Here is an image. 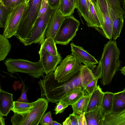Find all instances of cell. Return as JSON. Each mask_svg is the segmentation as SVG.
<instances>
[{"mask_svg":"<svg viewBox=\"0 0 125 125\" xmlns=\"http://www.w3.org/2000/svg\"><path fill=\"white\" fill-rule=\"evenodd\" d=\"M119 49L115 41L110 40L104 45L101 59L103 67L100 78L101 84L104 86L110 83L120 66Z\"/></svg>","mask_w":125,"mask_h":125,"instance_id":"2","label":"cell"},{"mask_svg":"<svg viewBox=\"0 0 125 125\" xmlns=\"http://www.w3.org/2000/svg\"><path fill=\"white\" fill-rule=\"evenodd\" d=\"M104 94L102 88L99 85H97L91 95L85 112L101 106Z\"/></svg>","mask_w":125,"mask_h":125,"instance_id":"19","label":"cell"},{"mask_svg":"<svg viewBox=\"0 0 125 125\" xmlns=\"http://www.w3.org/2000/svg\"><path fill=\"white\" fill-rule=\"evenodd\" d=\"M110 16L113 21L112 38L115 41L120 35L124 24L123 12L120 0H106Z\"/></svg>","mask_w":125,"mask_h":125,"instance_id":"10","label":"cell"},{"mask_svg":"<svg viewBox=\"0 0 125 125\" xmlns=\"http://www.w3.org/2000/svg\"><path fill=\"white\" fill-rule=\"evenodd\" d=\"M85 112L80 115L78 118V125H87Z\"/></svg>","mask_w":125,"mask_h":125,"instance_id":"38","label":"cell"},{"mask_svg":"<svg viewBox=\"0 0 125 125\" xmlns=\"http://www.w3.org/2000/svg\"><path fill=\"white\" fill-rule=\"evenodd\" d=\"M41 46L50 54L57 56L59 53L57 51L54 39L52 37L45 38Z\"/></svg>","mask_w":125,"mask_h":125,"instance_id":"28","label":"cell"},{"mask_svg":"<svg viewBox=\"0 0 125 125\" xmlns=\"http://www.w3.org/2000/svg\"><path fill=\"white\" fill-rule=\"evenodd\" d=\"M103 125H125V111L118 114L105 115Z\"/></svg>","mask_w":125,"mask_h":125,"instance_id":"22","label":"cell"},{"mask_svg":"<svg viewBox=\"0 0 125 125\" xmlns=\"http://www.w3.org/2000/svg\"><path fill=\"white\" fill-rule=\"evenodd\" d=\"M55 9L49 6L42 16L38 17L32 28L29 38L23 44L26 46L33 43L41 44L45 39V34L51 16Z\"/></svg>","mask_w":125,"mask_h":125,"instance_id":"8","label":"cell"},{"mask_svg":"<svg viewBox=\"0 0 125 125\" xmlns=\"http://www.w3.org/2000/svg\"><path fill=\"white\" fill-rule=\"evenodd\" d=\"M39 54L40 57L39 61L46 74L54 71L57 65L60 63L62 59L59 53L57 56H53L48 52L41 46Z\"/></svg>","mask_w":125,"mask_h":125,"instance_id":"12","label":"cell"},{"mask_svg":"<svg viewBox=\"0 0 125 125\" xmlns=\"http://www.w3.org/2000/svg\"><path fill=\"white\" fill-rule=\"evenodd\" d=\"M22 85V93L20 97L16 101L22 102L29 103L27 96V93L28 90V88L27 87L26 90H25L26 85L24 84V82L21 80Z\"/></svg>","mask_w":125,"mask_h":125,"instance_id":"34","label":"cell"},{"mask_svg":"<svg viewBox=\"0 0 125 125\" xmlns=\"http://www.w3.org/2000/svg\"><path fill=\"white\" fill-rule=\"evenodd\" d=\"M76 8L78 10L80 15L84 18L88 27H97L96 23L90 11L86 0H77Z\"/></svg>","mask_w":125,"mask_h":125,"instance_id":"15","label":"cell"},{"mask_svg":"<svg viewBox=\"0 0 125 125\" xmlns=\"http://www.w3.org/2000/svg\"><path fill=\"white\" fill-rule=\"evenodd\" d=\"M122 3L123 5V8L125 9V0H122Z\"/></svg>","mask_w":125,"mask_h":125,"instance_id":"42","label":"cell"},{"mask_svg":"<svg viewBox=\"0 0 125 125\" xmlns=\"http://www.w3.org/2000/svg\"><path fill=\"white\" fill-rule=\"evenodd\" d=\"M97 78H96L92 80L87 85L85 90L90 94H91L94 91L97 87V83L98 80Z\"/></svg>","mask_w":125,"mask_h":125,"instance_id":"33","label":"cell"},{"mask_svg":"<svg viewBox=\"0 0 125 125\" xmlns=\"http://www.w3.org/2000/svg\"><path fill=\"white\" fill-rule=\"evenodd\" d=\"M77 0H60L58 9L65 17L72 15L76 8Z\"/></svg>","mask_w":125,"mask_h":125,"instance_id":"21","label":"cell"},{"mask_svg":"<svg viewBox=\"0 0 125 125\" xmlns=\"http://www.w3.org/2000/svg\"><path fill=\"white\" fill-rule=\"evenodd\" d=\"M65 18L58 9L55 10L48 23L45 34V38L52 37L54 39Z\"/></svg>","mask_w":125,"mask_h":125,"instance_id":"14","label":"cell"},{"mask_svg":"<svg viewBox=\"0 0 125 125\" xmlns=\"http://www.w3.org/2000/svg\"><path fill=\"white\" fill-rule=\"evenodd\" d=\"M125 111V88L122 91L114 93L111 113L120 114Z\"/></svg>","mask_w":125,"mask_h":125,"instance_id":"18","label":"cell"},{"mask_svg":"<svg viewBox=\"0 0 125 125\" xmlns=\"http://www.w3.org/2000/svg\"><path fill=\"white\" fill-rule=\"evenodd\" d=\"M37 100L32 103L13 101L11 110L14 113H21L31 111L37 102Z\"/></svg>","mask_w":125,"mask_h":125,"instance_id":"25","label":"cell"},{"mask_svg":"<svg viewBox=\"0 0 125 125\" xmlns=\"http://www.w3.org/2000/svg\"><path fill=\"white\" fill-rule=\"evenodd\" d=\"M13 94L0 89V114L7 116L12 107Z\"/></svg>","mask_w":125,"mask_h":125,"instance_id":"17","label":"cell"},{"mask_svg":"<svg viewBox=\"0 0 125 125\" xmlns=\"http://www.w3.org/2000/svg\"><path fill=\"white\" fill-rule=\"evenodd\" d=\"M51 125H62V124L57 122L53 120L52 123Z\"/></svg>","mask_w":125,"mask_h":125,"instance_id":"41","label":"cell"},{"mask_svg":"<svg viewBox=\"0 0 125 125\" xmlns=\"http://www.w3.org/2000/svg\"><path fill=\"white\" fill-rule=\"evenodd\" d=\"M13 9L4 6L0 0V27L4 28L8 16Z\"/></svg>","mask_w":125,"mask_h":125,"instance_id":"29","label":"cell"},{"mask_svg":"<svg viewBox=\"0 0 125 125\" xmlns=\"http://www.w3.org/2000/svg\"><path fill=\"white\" fill-rule=\"evenodd\" d=\"M42 0H27V8L23 13L15 36L23 44L30 37L39 15Z\"/></svg>","mask_w":125,"mask_h":125,"instance_id":"3","label":"cell"},{"mask_svg":"<svg viewBox=\"0 0 125 125\" xmlns=\"http://www.w3.org/2000/svg\"><path fill=\"white\" fill-rule=\"evenodd\" d=\"M80 25L79 21L73 15L65 17L55 37L56 44L68 45L76 35Z\"/></svg>","mask_w":125,"mask_h":125,"instance_id":"7","label":"cell"},{"mask_svg":"<svg viewBox=\"0 0 125 125\" xmlns=\"http://www.w3.org/2000/svg\"><path fill=\"white\" fill-rule=\"evenodd\" d=\"M3 116L0 114V125H5V119L3 117Z\"/></svg>","mask_w":125,"mask_h":125,"instance_id":"39","label":"cell"},{"mask_svg":"<svg viewBox=\"0 0 125 125\" xmlns=\"http://www.w3.org/2000/svg\"><path fill=\"white\" fill-rule=\"evenodd\" d=\"M82 63L71 54L67 55L54 70L55 79L58 82L68 80L80 71Z\"/></svg>","mask_w":125,"mask_h":125,"instance_id":"6","label":"cell"},{"mask_svg":"<svg viewBox=\"0 0 125 125\" xmlns=\"http://www.w3.org/2000/svg\"><path fill=\"white\" fill-rule=\"evenodd\" d=\"M54 71L46 74L38 82L41 97L52 103L62 99L77 87L81 86L85 90L91 81L97 78L92 71L85 65H83L80 71L74 76L61 82L55 79Z\"/></svg>","mask_w":125,"mask_h":125,"instance_id":"1","label":"cell"},{"mask_svg":"<svg viewBox=\"0 0 125 125\" xmlns=\"http://www.w3.org/2000/svg\"><path fill=\"white\" fill-rule=\"evenodd\" d=\"M89 8L90 11L96 23L97 27L101 29L103 23V17L95 1L89 3Z\"/></svg>","mask_w":125,"mask_h":125,"instance_id":"26","label":"cell"},{"mask_svg":"<svg viewBox=\"0 0 125 125\" xmlns=\"http://www.w3.org/2000/svg\"><path fill=\"white\" fill-rule=\"evenodd\" d=\"M123 17L124 19L125 18V10L123 12Z\"/></svg>","mask_w":125,"mask_h":125,"instance_id":"44","label":"cell"},{"mask_svg":"<svg viewBox=\"0 0 125 125\" xmlns=\"http://www.w3.org/2000/svg\"><path fill=\"white\" fill-rule=\"evenodd\" d=\"M87 125H103L105 114L101 106L85 112Z\"/></svg>","mask_w":125,"mask_h":125,"instance_id":"16","label":"cell"},{"mask_svg":"<svg viewBox=\"0 0 125 125\" xmlns=\"http://www.w3.org/2000/svg\"><path fill=\"white\" fill-rule=\"evenodd\" d=\"M91 94H89L86 92L83 96L71 105L73 112L79 115L85 112Z\"/></svg>","mask_w":125,"mask_h":125,"instance_id":"23","label":"cell"},{"mask_svg":"<svg viewBox=\"0 0 125 125\" xmlns=\"http://www.w3.org/2000/svg\"><path fill=\"white\" fill-rule=\"evenodd\" d=\"M32 109L25 113H14L11 119L12 125H38L47 110L49 102L45 99L41 97Z\"/></svg>","mask_w":125,"mask_h":125,"instance_id":"4","label":"cell"},{"mask_svg":"<svg viewBox=\"0 0 125 125\" xmlns=\"http://www.w3.org/2000/svg\"><path fill=\"white\" fill-rule=\"evenodd\" d=\"M87 1L88 4L89 6V3L90 2H93L94 1V0H86Z\"/></svg>","mask_w":125,"mask_h":125,"instance_id":"43","label":"cell"},{"mask_svg":"<svg viewBox=\"0 0 125 125\" xmlns=\"http://www.w3.org/2000/svg\"><path fill=\"white\" fill-rule=\"evenodd\" d=\"M8 72L11 73L20 72L35 78L43 76L45 73L41 62H31L21 59L7 58L4 61Z\"/></svg>","mask_w":125,"mask_h":125,"instance_id":"5","label":"cell"},{"mask_svg":"<svg viewBox=\"0 0 125 125\" xmlns=\"http://www.w3.org/2000/svg\"><path fill=\"white\" fill-rule=\"evenodd\" d=\"M5 6L14 9L22 4L27 0H1Z\"/></svg>","mask_w":125,"mask_h":125,"instance_id":"31","label":"cell"},{"mask_svg":"<svg viewBox=\"0 0 125 125\" xmlns=\"http://www.w3.org/2000/svg\"><path fill=\"white\" fill-rule=\"evenodd\" d=\"M28 4L27 0L24 3L13 9L10 13L3 34L8 39L16 35L23 13Z\"/></svg>","mask_w":125,"mask_h":125,"instance_id":"9","label":"cell"},{"mask_svg":"<svg viewBox=\"0 0 125 125\" xmlns=\"http://www.w3.org/2000/svg\"><path fill=\"white\" fill-rule=\"evenodd\" d=\"M96 5L103 18V23L101 29L98 31L102 32V34L109 40L112 38L113 24L110 16L106 0H96Z\"/></svg>","mask_w":125,"mask_h":125,"instance_id":"11","label":"cell"},{"mask_svg":"<svg viewBox=\"0 0 125 125\" xmlns=\"http://www.w3.org/2000/svg\"><path fill=\"white\" fill-rule=\"evenodd\" d=\"M71 55L87 66L95 65L98 62L94 57L90 54L82 47L70 43Z\"/></svg>","mask_w":125,"mask_h":125,"instance_id":"13","label":"cell"},{"mask_svg":"<svg viewBox=\"0 0 125 125\" xmlns=\"http://www.w3.org/2000/svg\"><path fill=\"white\" fill-rule=\"evenodd\" d=\"M49 6L47 0H42L38 17L43 15L47 10Z\"/></svg>","mask_w":125,"mask_h":125,"instance_id":"36","label":"cell"},{"mask_svg":"<svg viewBox=\"0 0 125 125\" xmlns=\"http://www.w3.org/2000/svg\"><path fill=\"white\" fill-rule=\"evenodd\" d=\"M86 91L81 86L76 87L65 98L62 100L68 106L74 104L85 94Z\"/></svg>","mask_w":125,"mask_h":125,"instance_id":"20","label":"cell"},{"mask_svg":"<svg viewBox=\"0 0 125 125\" xmlns=\"http://www.w3.org/2000/svg\"><path fill=\"white\" fill-rule=\"evenodd\" d=\"M49 6L54 9H58L60 4V0H47Z\"/></svg>","mask_w":125,"mask_h":125,"instance_id":"37","label":"cell"},{"mask_svg":"<svg viewBox=\"0 0 125 125\" xmlns=\"http://www.w3.org/2000/svg\"><path fill=\"white\" fill-rule=\"evenodd\" d=\"M52 115V113L50 111L44 114L40 121V124L41 125H51L53 121Z\"/></svg>","mask_w":125,"mask_h":125,"instance_id":"32","label":"cell"},{"mask_svg":"<svg viewBox=\"0 0 125 125\" xmlns=\"http://www.w3.org/2000/svg\"><path fill=\"white\" fill-rule=\"evenodd\" d=\"M79 115L73 112L62 123L63 125H78Z\"/></svg>","mask_w":125,"mask_h":125,"instance_id":"30","label":"cell"},{"mask_svg":"<svg viewBox=\"0 0 125 125\" xmlns=\"http://www.w3.org/2000/svg\"><path fill=\"white\" fill-rule=\"evenodd\" d=\"M114 94V93L108 91L104 92L101 107L105 115L111 113Z\"/></svg>","mask_w":125,"mask_h":125,"instance_id":"24","label":"cell"},{"mask_svg":"<svg viewBox=\"0 0 125 125\" xmlns=\"http://www.w3.org/2000/svg\"><path fill=\"white\" fill-rule=\"evenodd\" d=\"M12 46L8 38L3 34L0 35V61H3L10 51Z\"/></svg>","mask_w":125,"mask_h":125,"instance_id":"27","label":"cell"},{"mask_svg":"<svg viewBox=\"0 0 125 125\" xmlns=\"http://www.w3.org/2000/svg\"><path fill=\"white\" fill-rule=\"evenodd\" d=\"M119 71L121 72V73L125 75V66L122 67Z\"/></svg>","mask_w":125,"mask_h":125,"instance_id":"40","label":"cell"},{"mask_svg":"<svg viewBox=\"0 0 125 125\" xmlns=\"http://www.w3.org/2000/svg\"><path fill=\"white\" fill-rule=\"evenodd\" d=\"M68 106L61 100L60 101L57 103L55 107L54 110L55 114L57 115L63 112Z\"/></svg>","mask_w":125,"mask_h":125,"instance_id":"35","label":"cell"}]
</instances>
